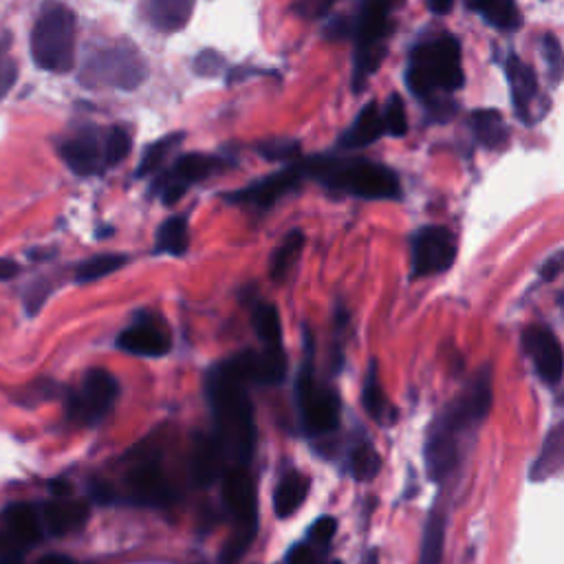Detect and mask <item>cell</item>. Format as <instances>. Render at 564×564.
I'll list each match as a JSON object with an SVG mask.
<instances>
[{
	"label": "cell",
	"instance_id": "6da1fadb",
	"mask_svg": "<svg viewBox=\"0 0 564 564\" xmlns=\"http://www.w3.org/2000/svg\"><path fill=\"white\" fill-rule=\"evenodd\" d=\"M492 406V371L485 366L463 393L432 421L426 439V470L432 481H443L457 470L465 437L485 421Z\"/></svg>",
	"mask_w": 564,
	"mask_h": 564
},
{
	"label": "cell",
	"instance_id": "7a4b0ae2",
	"mask_svg": "<svg viewBox=\"0 0 564 564\" xmlns=\"http://www.w3.org/2000/svg\"><path fill=\"white\" fill-rule=\"evenodd\" d=\"M247 386L249 382L238 371L234 357L216 364L205 382L216 423L214 437L221 443L225 459H232L234 465H247L256 446L254 406Z\"/></svg>",
	"mask_w": 564,
	"mask_h": 564
},
{
	"label": "cell",
	"instance_id": "3957f363",
	"mask_svg": "<svg viewBox=\"0 0 564 564\" xmlns=\"http://www.w3.org/2000/svg\"><path fill=\"white\" fill-rule=\"evenodd\" d=\"M300 166L305 170V177L349 197L379 201L397 199L401 194L399 177L393 170L362 157L318 155L302 159Z\"/></svg>",
	"mask_w": 564,
	"mask_h": 564
},
{
	"label": "cell",
	"instance_id": "277c9868",
	"mask_svg": "<svg viewBox=\"0 0 564 564\" xmlns=\"http://www.w3.org/2000/svg\"><path fill=\"white\" fill-rule=\"evenodd\" d=\"M406 82L421 102H437L441 93L459 91L465 84L459 40L441 36L412 49Z\"/></svg>",
	"mask_w": 564,
	"mask_h": 564
},
{
	"label": "cell",
	"instance_id": "5b68a950",
	"mask_svg": "<svg viewBox=\"0 0 564 564\" xmlns=\"http://www.w3.org/2000/svg\"><path fill=\"white\" fill-rule=\"evenodd\" d=\"M75 14L60 0L40 7L31 31V58L42 71L69 73L75 64Z\"/></svg>",
	"mask_w": 564,
	"mask_h": 564
},
{
	"label": "cell",
	"instance_id": "8992f818",
	"mask_svg": "<svg viewBox=\"0 0 564 564\" xmlns=\"http://www.w3.org/2000/svg\"><path fill=\"white\" fill-rule=\"evenodd\" d=\"M393 9L395 0H364L360 14L353 20L355 38V91L366 86V80L382 64L388 38L393 34Z\"/></svg>",
	"mask_w": 564,
	"mask_h": 564
},
{
	"label": "cell",
	"instance_id": "52a82bcc",
	"mask_svg": "<svg viewBox=\"0 0 564 564\" xmlns=\"http://www.w3.org/2000/svg\"><path fill=\"white\" fill-rule=\"evenodd\" d=\"M148 78V64L144 56L130 45V42H117L113 47L95 51L84 62L80 73V84L86 89H119L135 91Z\"/></svg>",
	"mask_w": 564,
	"mask_h": 564
},
{
	"label": "cell",
	"instance_id": "ba28073f",
	"mask_svg": "<svg viewBox=\"0 0 564 564\" xmlns=\"http://www.w3.org/2000/svg\"><path fill=\"white\" fill-rule=\"evenodd\" d=\"M223 501L234 516L236 529L227 540L221 562L234 564L243 558L247 547L252 545L258 525V503L254 479L245 470V465H232L223 476Z\"/></svg>",
	"mask_w": 564,
	"mask_h": 564
},
{
	"label": "cell",
	"instance_id": "9c48e42d",
	"mask_svg": "<svg viewBox=\"0 0 564 564\" xmlns=\"http://www.w3.org/2000/svg\"><path fill=\"white\" fill-rule=\"evenodd\" d=\"M296 399L302 417V426L309 435H327L340 426V397L335 390L320 386L313 377L311 360L302 366L298 384H296Z\"/></svg>",
	"mask_w": 564,
	"mask_h": 564
},
{
	"label": "cell",
	"instance_id": "30bf717a",
	"mask_svg": "<svg viewBox=\"0 0 564 564\" xmlns=\"http://www.w3.org/2000/svg\"><path fill=\"white\" fill-rule=\"evenodd\" d=\"M457 260V238L441 225H428L412 236V278L448 271Z\"/></svg>",
	"mask_w": 564,
	"mask_h": 564
},
{
	"label": "cell",
	"instance_id": "8fae6325",
	"mask_svg": "<svg viewBox=\"0 0 564 564\" xmlns=\"http://www.w3.org/2000/svg\"><path fill=\"white\" fill-rule=\"evenodd\" d=\"M117 395V379L108 371H102V368H93V371L86 373L82 388L69 399V417L80 423H97L111 410Z\"/></svg>",
	"mask_w": 564,
	"mask_h": 564
},
{
	"label": "cell",
	"instance_id": "7c38bea8",
	"mask_svg": "<svg viewBox=\"0 0 564 564\" xmlns=\"http://www.w3.org/2000/svg\"><path fill=\"white\" fill-rule=\"evenodd\" d=\"M221 168H225V161L219 157L201 155V153L183 155L177 159L175 166L166 170L164 175H159L153 190L161 194V201L166 205H175L183 194L188 192L192 183H199L203 179L212 177L214 172H219Z\"/></svg>",
	"mask_w": 564,
	"mask_h": 564
},
{
	"label": "cell",
	"instance_id": "4fadbf2b",
	"mask_svg": "<svg viewBox=\"0 0 564 564\" xmlns=\"http://www.w3.org/2000/svg\"><path fill=\"white\" fill-rule=\"evenodd\" d=\"M302 179H305V170H302V166L289 164L287 168L274 172V175L252 183V186L232 194H225V201L238 205H252L256 210H269L271 205L285 197V194L298 190Z\"/></svg>",
	"mask_w": 564,
	"mask_h": 564
},
{
	"label": "cell",
	"instance_id": "5bb4252c",
	"mask_svg": "<svg viewBox=\"0 0 564 564\" xmlns=\"http://www.w3.org/2000/svg\"><path fill=\"white\" fill-rule=\"evenodd\" d=\"M523 349L534 362L536 373L547 386H556L564 375V349L556 333L534 324L523 331Z\"/></svg>",
	"mask_w": 564,
	"mask_h": 564
},
{
	"label": "cell",
	"instance_id": "9a60e30c",
	"mask_svg": "<svg viewBox=\"0 0 564 564\" xmlns=\"http://www.w3.org/2000/svg\"><path fill=\"white\" fill-rule=\"evenodd\" d=\"M117 346L130 355L164 357L172 349V340L164 324L155 320H139L133 327L119 333Z\"/></svg>",
	"mask_w": 564,
	"mask_h": 564
},
{
	"label": "cell",
	"instance_id": "2e32d148",
	"mask_svg": "<svg viewBox=\"0 0 564 564\" xmlns=\"http://www.w3.org/2000/svg\"><path fill=\"white\" fill-rule=\"evenodd\" d=\"M60 157L78 177H93L106 168L104 146L93 130H82L60 146Z\"/></svg>",
	"mask_w": 564,
	"mask_h": 564
},
{
	"label": "cell",
	"instance_id": "e0dca14e",
	"mask_svg": "<svg viewBox=\"0 0 564 564\" xmlns=\"http://www.w3.org/2000/svg\"><path fill=\"white\" fill-rule=\"evenodd\" d=\"M238 371L243 373L249 384H280L287 375V357L282 346L278 349H265L263 351H245L234 357Z\"/></svg>",
	"mask_w": 564,
	"mask_h": 564
},
{
	"label": "cell",
	"instance_id": "ac0fdd59",
	"mask_svg": "<svg viewBox=\"0 0 564 564\" xmlns=\"http://www.w3.org/2000/svg\"><path fill=\"white\" fill-rule=\"evenodd\" d=\"M126 483L135 501L144 505L161 507L172 501V487L166 479V474L161 472L153 461L139 463L137 468L130 470Z\"/></svg>",
	"mask_w": 564,
	"mask_h": 564
},
{
	"label": "cell",
	"instance_id": "d6986e66",
	"mask_svg": "<svg viewBox=\"0 0 564 564\" xmlns=\"http://www.w3.org/2000/svg\"><path fill=\"white\" fill-rule=\"evenodd\" d=\"M505 73H507V80H509V91H512V100H514V108L518 117L523 119V122L531 124L534 119V102L540 93L538 89V78L534 69L520 60L518 56H509L505 62Z\"/></svg>",
	"mask_w": 564,
	"mask_h": 564
},
{
	"label": "cell",
	"instance_id": "ffe728a7",
	"mask_svg": "<svg viewBox=\"0 0 564 564\" xmlns=\"http://www.w3.org/2000/svg\"><path fill=\"white\" fill-rule=\"evenodd\" d=\"M386 133L382 111L375 102L366 104L355 122L344 130V135L338 141L340 150H360L375 144V141Z\"/></svg>",
	"mask_w": 564,
	"mask_h": 564
},
{
	"label": "cell",
	"instance_id": "44dd1931",
	"mask_svg": "<svg viewBox=\"0 0 564 564\" xmlns=\"http://www.w3.org/2000/svg\"><path fill=\"white\" fill-rule=\"evenodd\" d=\"M89 520V505L78 498H62L42 507V523L56 536L80 529Z\"/></svg>",
	"mask_w": 564,
	"mask_h": 564
},
{
	"label": "cell",
	"instance_id": "7402d4cb",
	"mask_svg": "<svg viewBox=\"0 0 564 564\" xmlns=\"http://www.w3.org/2000/svg\"><path fill=\"white\" fill-rule=\"evenodd\" d=\"M225 468V452L216 437H199L192 448V476L199 485H210Z\"/></svg>",
	"mask_w": 564,
	"mask_h": 564
},
{
	"label": "cell",
	"instance_id": "603a6c76",
	"mask_svg": "<svg viewBox=\"0 0 564 564\" xmlns=\"http://www.w3.org/2000/svg\"><path fill=\"white\" fill-rule=\"evenodd\" d=\"M197 0H150L148 16L155 29L164 34H175V31L186 29L194 14Z\"/></svg>",
	"mask_w": 564,
	"mask_h": 564
},
{
	"label": "cell",
	"instance_id": "cb8c5ba5",
	"mask_svg": "<svg viewBox=\"0 0 564 564\" xmlns=\"http://www.w3.org/2000/svg\"><path fill=\"white\" fill-rule=\"evenodd\" d=\"M472 133L481 146L487 150H501L507 146L509 141V130L503 115L494 111V108H481L474 111L470 117Z\"/></svg>",
	"mask_w": 564,
	"mask_h": 564
},
{
	"label": "cell",
	"instance_id": "d4e9b609",
	"mask_svg": "<svg viewBox=\"0 0 564 564\" xmlns=\"http://www.w3.org/2000/svg\"><path fill=\"white\" fill-rule=\"evenodd\" d=\"M309 494V479L300 472H289L282 476V481L276 487L274 494V512L278 518L294 516L302 503L307 501Z\"/></svg>",
	"mask_w": 564,
	"mask_h": 564
},
{
	"label": "cell",
	"instance_id": "484cf974",
	"mask_svg": "<svg viewBox=\"0 0 564 564\" xmlns=\"http://www.w3.org/2000/svg\"><path fill=\"white\" fill-rule=\"evenodd\" d=\"M5 523L20 545H34L42 538V520L27 503H14L5 509Z\"/></svg>",
	"mask_w": 564,
	"mask_h": 564
},
{
	"label": "cell",
	"instance_id": "4316f807",
	"mask_svg": "<svg viewBox=\"0 0 564 564\" xmlns=\"http://www.w3.org/2000/svg\"><path fill=\"white\" fill-rule=\"evenodd\" d=\"M446 514L432 512L428 523L423 527L421 549L417 564H443V551H446Z\"/></svg>",
	"mask_w": 564,
	"mask_h": 564
},
{
	"label": "cell",
	"instance_id": "83f0119b",
	"mask_svg": "<svg viewBox=\"0 0 564 564\" xmlns=\"http://www.w3.org/2000/svg\"><path fill=\"white\" fill-rule=\"evenodd\" d=\"M470 7L501 31H516L523 23L514 0H470Z\"/></svg>",
	"mask_w": 564,
	"mask_h": 564
},
{
	"label": "cell",
	"instance_id": "f1b7e54d",
	"mask_svg": "<svg viewBox=\"0 0 564 564\" xmlns=\"http://www.w3.org/2000/svg\"><path fill=\"white\" fill-rule=\"evenodd\" d=\"M190 247V230L186 216H170L157 232V254L183 256Z\"/></svg>",
	"mask_w": 564,
	"mask_h": 564
},
{
	"label": "cell",
	"instance_id": "f546056e",
	"mask_svg": "<svg viewBox=\"0 0 564 564\" xmlns=\"http://www.w3.org/2000/svg\"><path fill=\"white\" fill-rule=\"evenodd\" d=\"M362 404L364 410L371 415L375 421H384L388 417V412H393L388 406V399L384 395V386L382 379H379V366L373 360L371 366H368L364 384H362Z\"/></svg>",
	"mask_w": 564,
	"mask_h": 564
},
{
	"label": "cell",
	"instance_id": "4dcf8cb0",
	"mask_svg": "<svg viewBox=\"0 0 564 564\" xmlns=\"http://www.w3.org/2000/svg\"><path fill=\"white\" fill-rule=\"evenodd\" d=\"M560 470H564V423H560L547 437L531 474H534V479H545V476Z\"/></svg>",
	"mask_w": 564,
	"mask_h": 564
},
{
	"label": "cell",
	"instance_id": "1f68e13d",
	"mask_svg": "<svg viewBox=\"0 0 564 564\" xmlns=\"http://www.w3.org/2000/svg\"><path fill=\"white\" fill-rule=\"evenodd\" d=\"M302 247H305V234H302L300 230L289 232L285 236V241H282V245L274 252V256H271V278L278 282L285 280L291 267L298 263Z\"/></svg>",
	"mask_w": 564,
	"mask_h": 564
},
{
	"label": "cell",
	"instance_id": "d6a6232c",
	"mask_svg": "<svg viewBox=\"0 0 564 564\" xmlns=\"http://www.w3.org/2000/svg\"><path fill=\"white\" fill-rule=\"evenodd\" d=\"M254 329L258 340L263 342L267 349H278V346H282V322L274 305L260 302L254 309Z\"/></svg>",
	"mask_w": 564,
	"mask_h": 564
},
{
	"label": "cell",
	"instance_id": "836d02e7",
	"mask_svg": "<svg viewBox=\"0 0 564 564\" xmlns=\"http://www.w3.org/2000/svg\"><path fill=\"white\" fill-rule=\"evenodd\" d=\"M126 265V256H119V254H100V256H93L89 260H84V263L75 269V280L78 282H95V280H102L106 276L115 274L119 267Z\"/></svg>",
	"mask_w": 564,
	"mask_h": 564
},
{
	"label": "cell",
	"instance_id": "e575fe53",
	"mask_svg": "<svg viewBox=\"0 0 564 564\" xmlns=\"http://www.w3.org/2000/svg\"><path fill=\"white\" fill-rule=\"evenodd\" d=\"M183 137H186L183 133H170L166 137H161L159 141H155V144L146 150L144 159H141L137 177H146V175H150V172H157L161 168V164L166 161V157L181 144Z\"/></svg>",
	"mask_w": 564,
	"mask_h": 564
},
{
	"label": "cell",
	"instance_id": "d590c367",
	"mask_svg": "<svg viewBox=\"0 0 564 564\" xmlns=\"http://www.w3.org/2000/svg\"><path fill=\"white\" fill-rule=\"evenodd\" d=\"M379 468H382V459H379V454L371 443H362V446H357L351 452L349 470L357 481H371Z\"/></svg>",
	"mask_w": 564,
	"mask_h": 564
},
{
	"label": "cell",
	"instance_id": "8d00e7d4",
	"mask_svg": "<svg viewBox=\"0 0 564 564\" xmlns=\"http://www.w3.org/2000/svg\"><path fill=\"white\" fill-rule=\"evenodd\" d=\"M130 148H133V137H130L126 128L115 126L104 141V164L108 168L122 164V161L130 155Z\"/></svg>",
	"mask_w": 564,
	"mask_h": 564
},
{
	"label": "cell",
	"instance_id": "74e56055",
	"mask_svg": "<svg viewBox=\"0 0 564 564\" xmlns=\"http://www.w3.org/2000/svg\"><path fill=\"white\" fill-rule=\"evenodd\" d=\"M540 51H542V58H545L547 64V73H549V80L553 84H560L564 80V51L560 40L556 36H542L540 40Z\"/></svg>",
	"mask_w": 564,
	"mask_h": 564
},
{
	"label": "cell",
	"instance_id": "f35d334b",
	"mask_svg": "<svg viewBox=\"0 0 564 564\" xmlns=\"http://www.w3.org/2000/svg\"><path fill=\"white\" fill-rule=\"evenodd\" d=\"M384 128L388 135L404 137L408 133V117H406V104L399 95H390L382 111Z\"/></svg>",
	"mask_w": 564,
	"mask_h": 564
},
{
	"label": "cell",
	"instance_id": "ab89813d",
	"mask_svg": "<svg viewBox=\"0 0 564 564\" xmlns=\"http://www.w3.org/2000/svg\"><path fill=\"white\" fill-rule=\"evenodd\" d=\"M298 141L294 139H267L256 144V153L267 161H289L298 155Z\"/></svg>",
	"mask_w": 564,
	"mask_h": 564
},
{
	"label": "cell",
	"instance_id": "60d3db41",
	"mask_svg": "<svg viewBox=\"0 0 564 564\" xmlns=\"http://www.w3.org/2000/svg\"><path fill=\"white\" fill-rule=\"evenodd\" d=\"M9 45H12L9 36L0 38V100H5V95L14 89L18 78V67L14 58L9 56Z\"/></svg>",
	"mask_w": 564,
	"mask_h": 564
},
{
	"label": "cell",
	"instance_id": "b9f144b4",
	"mask_svg": "<svg viewBox=\"0 0 564 564\" xmlns=\"http://www.w3.org/2000/svg\"><path fill=\"white\" fill-rule=\"evenodd\" d=\"M223 69H225V58L214 49H205L194 58V71H197V75H201V78H216Z\"/></svg>",
	"mask_w": 564,
	"mask_h": 564
},
{
	"label": "cell",
	"instance_id": "7bdbcfd3",
	"mask_svg": "<svg viewBox=\"0 0 564 564\" xmlns=\"http://www.w3.org/2000/svg\"><path fill=\"white\" fill-rule=\"evenodd\" d=\"M49 294H51V287H49L47 280L31 282V285L27 287V294H25V307L29 311V316H34V313L40 311V307L45 305V300L49 298Z\"/></svg>",
	"mask_w": 564,
	"mask_h": 564
},
{
	"label": "cell",
	"instance_id": "ee69618b",
	"mask_svg": "<svg viewBox=\"0 0 564 564\" xmlns=\"http://www.w3.org/2000/svg\"><path fill=\"white\" fill-rule=\"evenodd\" d=\"M338 0H296L291 9L302 18H322Z\"/></svg>",
	"mask_w": 564,
	"mask_h": 564
},
{
	"label": "cell",
	"instance_id": "f6af8a7d",
	"mask_svg": "<svg viewBox=\"0 0 564 564\" xmlns=\"http://www.w3.org/2000/svg\"><path fill=\"white\" fill-rule=\"evenodd\" d=\"M335 529H338V523H335V518L324 516V518L316 520V523L311 525L309 538H311L313 545H329L331 538L335 536Z\"/></svg>",
	"mask_w": 564,
	"mask_h": 564
},
{
	"label": "cell",
	"instance_id": "bcb514c9",
	"mask_svg": "<svg viewBox=\"0 0 564 564\" xmlns=\"http://www.w3.org/2000/svg\"><path fill=\"white\" fill-rule=\"evenodd\" d=\"M289 564H316V556H313L311 547L307 545H296L289 551Z\"/></svg>",
	"mask_w": 564,
	"mask_h": 564
},
{
	"label": "cell",
	"instance_id": "7dc6e473",
	"mask_svg": "<svg viewBox=\"0 0 564 564\" xmlns=\"http://www.w3.org/2000/svg\"><path fill=\"white\" fill-rule=\"evenodd\" d=\"M18 263L12 258H0V282H5V280H12L18 276Z\"/></svg>",
	"mask_w": 564,
	"mask_h": 564
},
{
	"label": "cell",
	"instance_id": "c3c4849f",
	"mask_svg": "<svg viewBox=\"0 0 564 564\" xmlns=\"http://www.w3.org/2000/svg\"><path fill=\"white\" fill-rule=\"evenodd\" d=\"M93 498H95V501H100V503H111L113 498H115L113 487L106 485V483H97L93 487Z\"/></svg>",
	"mask_w": 564,
	"mask_h": 564
},
{
	"label": "cell",
	"instance_id": "681fc988",
	"mask_svg": "<svg viewBox=\"0 0 564 564\" xmlns=\"http://www.w3.org/2000/svg\"><path fill=\"white\" fill-rule=\"evenodd\" d=\"M452 5H454V0H428L430 12L437 14V16L450 14L452 12Z\"/></svg>",
	"mask_w": 564,
	"mask_h": 564
},
{
	"label": "cell",
	"instance_id": "f907efd6",
	"mask_svg": "<svg viewBox=\"0 0 564 564\" xmlns=\"http://www.w3.org/2000/svg\"><path fill=\"white\" fill-rule=\"evenodd\" d=\"M36 564H75V560L62 556V553H49V556H42Z\"/></svg>",
	"mask_w": 564,
	"mask_h": 564
},
{
	"label": "cell",
	"instance_id": "816d5d0a",
	"mask_svg": "<svg viewBox=\"0 0 564 564\" xmlns=\"http://www.w3.org/2000/svg\"><path fill=\"white\" fill-rule=\"evenodd\" d=\"M362 564H379V553L377 549H368L362 558Z\"/></svg>",
	"mask_w": 564,
	"mask_h": 564
},
{
	"label": "cell",
	"instance_id": "f5cc1de1",
	"mask_svg": "<svg viewBox=\"0 0 564 564\" xmlns=\"http://www.w3.org/2000/svg\"><path fill=\"white\" fill-rule=\"evenodd\" d=\"M0 564H23V562L16 560V558H3V560H0Z\"/></svg>",
	"mask_w": 564,
	"mask_h": 564
},
{
	"label": "cell",
	"instance_id": "db71d44e",
	"mask_svg": "<svg viewBox=\"0 0 564 564\" xmlns=\"http://www.w3.org/2000/svg\"><path fill=\"white\" fill-rule=\"evenodd\" d=\"M331 564H342V562H338V560H335V562H331Z\"/></svg>",
	"mask_w": 564,
	"mask_h": 564
}]
</instances>
